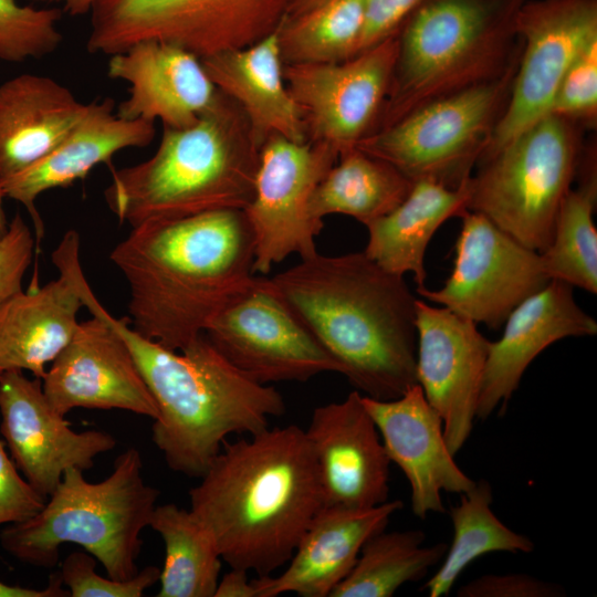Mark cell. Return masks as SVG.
Wrapping results in <instances>:
<instances>
[{"instance_id": "6da1fadb", "label": "cell", "mask_w": 597, "mask_h": 597, "mask_svg": "<svg viewBox=\"0 0 597 597\" xmlns=\"http://www.w3.org/2000/svg\"><path fill=\"white\" fill-rule=\"evenodd\" d=\"M263 279L363 396L390 400L418 384V298L405 276L359 251L316 252Z\"/></svg>"}, {"instance_id": "7a4b0ae2", "label": "cell", "mask_w": 597, "mask_h": 597, "mask_svg": "<svg viewBox=\"0 0 597 597\" xmlns=\"http://www.w3.org/2000/svg\"><path fill=\"white\" fill-rule=\"evenodd\" d=\"M109 259L129 287V324L171 350L255 284L254 244L242 210H216L132 228Z\"/></svg>"}, {"instance_id": "3957f363", "label": "cell", "mask_w": 597, "mask_h": 597, "mask_svg": "<svg viewBox=\"0 0 597 597\" xmlns=\"http://www.w3.org/2000/svg\"><path fill=\"white\" fill-rule=\"evenodd\" d=\"M199 480L189 490V510L223 562L258 576L290 561L324 506L311 443L295 425L224 442Z\"/></svg>"}, {"instance_id": "277c9868", "label": "cell", "mask_w": 597, "mask_h": 597, "mask_svg": "<svg viewBox=\"0 0 597 597\" xmlns=\"http://www.w3.org/2000/svg\"><path fill=\"white\" fill-rule=\"evenodd\" d=\"M72 275L83 305L123 337L156 402L154 444L168 468L201 478L233 433L253 434L286 409L282 395L237 369L203 334L182 350H171L116 318L92 292L81 265Z\"/></svg>"}, {"instance_id": "5b68a950", "label": "cell", "mask_w": 597, "mask_h": 597, "mask_svg": "<svg viewBox=\"0 0 597 597\" xmlns=\"http://www.w3.org/2000/svg\"><path fill=\"white\" fill-rule=\"evenodd\" d=\"M259 151L242 111L222 94L192 124L163 127L151 157L112 168L104 199L132 228L216 210H243L253 196Z\"/></svg>"}, {"instance_id": "8992f818", "label": "cell", "mask_w": 597, "mask_h": 597, "mask_svg": "<svg viewBox=\"0 0 597 597\" xmlns=\"http://www.w3.org/2000/svg\"><path fill=\"white\" fill-rule=\"evenodd\" d=\"M159 494L143 478L140 452L128 448L101 482L67 469L38 513L0 532V545L20 562L51 568L61 546L73 543L93 555L108 577L126 580L138 573L140 533L149 526Z\"/></svg>"}, {"instance_id": "52a82bcc", "label": "cell", "mask_w": 597, "mask_h": 597, "mask_svg": "<svg viewBox=\"0 0 597 597\" xmlns=\"http://www.w3.org/2000/svg\"><path fill=\"white\" fill-rule=\"evenodd\" d=\"M523 2L425 0L398 32V56L379 128L430 101L505 72L498 69L516 34L514 19Z\"/></svg>"}, {"instance_id": "ba28073f", "label": "cell", "mask_w": 597, "mask_h": 597, "mask_svg": "<svg viewBox=\"0 0 597 597\" xmlns=\"http://www.w3.org/2000/svg\"><path fill=\"white\" fill-rule=\"evenodd\" d=\"M470 176L468 211L479 212L523 245L543 252L579 167L573 122L549 113L482 158Z\"/></svg>"}, {"instance_id": "9c48e42d", "label": "cell", "mask_w": 597, "mask_h": 597, "mask_svg": "<svg viewBox=\"0 0 597 597\" xmlns=\"http://www.w3.org/2000/svg\"><path fill=\"white\" fill-rule=\"evenodd\" d=\"M295 0H96L86 49L112 55L147 40L199 59L249 46L279 30Z\"/></svg>"}, {"instance_id": "30bf717a", "label": "cell", "mask_w": 597, "mask_h": 597, "mask_svg": "<svg viewBox=\"0 0 597 597\" xmlns=\"http://www.w3.org/2000/svg\"><path fill=\"white\" fill-rule=\"evenodd\" d=\"M513 75L507 70L430 101L369 133L355 147L412 182L427 178L458 188L490 140Z\"/></svg>"}, {"instance_id": "8fae6325", "label": "cell", "mask_w": 597, "mask_h": 597, "mask_svg": "<svg viewBox=\"0 0 597 597\" xmlns=\"http://www.w3.org/2000/svg\"><path fill=\"white\" fill-rule=\"evenodd\" d=\"M338 153L322 143L270 137L259 151L253 196L242 210L254 244V272L268 274L293 254L317 252L324 221L312 213L313 195Z\"/></svg>"}, {"instance_id": "7c38bea8", "label": "cell", "mask_w": 597, "mask_h": 597, "mask_svg": "<svg viewBox=\"0 0 597 597\" xmlns=\"http://www.w3.org/2000/svg\"><path fill=\"white\" fill-rule=\"evenodd\" d=\"M514 30L524 41L507 104L479 159L551 113L558 86L578 54L597 40V0L523 2Z\"/></svg>"}, {"instance_id": "4fadbf2b", "label": "cell", "mask_w": 597, "mask_h": 597, "mask_svg": "<svg viewBox=\"0 0 597 597\" xmlns=\"http://www.w3.org/2000/svg\"><path fill=\"white\" fill-rule=\"evenodd\" d=\"M455 243L454 266L438 290L417 289L420 296L493 329L510 313L551 281L541 253L495 226L485 216L467 211Z\"/></svg>"}, {"instance_id": "5bb4252c", "label": "cell", "mask_w": 597, "mask_h": 597, "mask_svg": "<svg viewBox=\"0 0 597 597\" xmlns=\"http://www.w3.org/2000/svg\"><path fill=\"white\" fill-rule=\"evenodd\" d=\"M398 32L345 61L284 64L285 83L301 111L307 139L341 155L371 132L392 81Z\"/></svg>"}, {"instance_id": "9a60e30c", "label": "cell", "mask_w": 597, "mask_h": 597, "mask_svg": "<svg viewBox=\"0 0 597 597\" xmlns=\"http://www.w3.org/2000/svg\"><path fill=\"white\" fill-rule=\"evenodd\" d=\"M205 335L237 369L262 385L341 374L338 364L260 276L211 321Z\"/></svg>"}, {"instance_id": "2e32d148", "label": "cell", "mask_w": 597, "mask_h": 597, "mask_svg": "<svg viewBox=\"0 0 597 597\" xmlns=\"http://www.w3.org/2000/svg\"><path fill=\"white\" fill-rule=\"evenodd\" d=\"M0 433L12 461L45 500L67 469H92L95 458L117 443L106 431H74L48 401L42 379L22 370L0 374Z\"/></svg>"}, {"instance_id": "e0dca14e", "label": "cell", "mask_w": 597, "mask_h": 597, "mask_svg": "<svg viewBox=\"0 0 597 597\" xmlns=\"http://www.w3.org/2000/svg\"><path fill=\"white\" fill-rule=\"evenodd\" d=\"M417 381L455 455L471 436L490 341L474 322L417 300Z\"/></svg>"}, {"instance_id": "ac0fdd59", "label": "cell", "mask_w": 597, "mask_h": 597, "mask_svg": "<svg viewBox=\"0 0 597 597\" xmlns=\"http://www.w3.org/2000/svg\"><path fill=\"white\" fill-rule=\"evenodd\" d=\"M50 405L72 409H122L155 419L156 402L123 337L103 317L80 322L42 378Z\"/></svg>"}, {"instance_id": "d6986e66", "label": "cell", "mask_w": 597, "mask_h": 597, "mask_svg": "<svg viewBox=\"0 0 597 597\" xmlns=\"http://www.w3.org/2000/svg\"><path fill=\"white\" fill-rule=\"evenodd\" d=\"M305 433L324 506L366 509L388 501L391 462L360 392L316 407Z\"/></svg>"}, {"instance_id": "ffe728a7", "label": "cell", "mask_w": 597, "mask_h": 597, "mask_svg": "<svg viewBox=\"0 0 597 597\" xmlns=\"http://www.w3.org/2000/svg\"><path fill=\"white\" fill-rule=\"evenodd\" d=\"M391 463L405 474L411 491V510L419 519L444 513L442 492L462 494L475 481L454 461L438 412L417 384L401 396L377 400L363 396Z\"/></svg>"}, {"instance_id": "44dd1931", "label": "cell", "mask_w": 597, "mask_h": 597, "mask_svg": "<svg viewBox=\"0 0 597 597\" xmlns=\"http://www.w3.org/2000/svg\"><path fill=\"white\" fill-rule=\"evenodd\" d=\"M107 75L129 84L116 111L121 117L163 127H186L222 97L201 59L168 42L140 41L109 55Z\"/></svg>"}, {"instance_id": "7402d4cb", "label": "cell", "mask_w": 597, "mask_h": 597, "mask_svg": "<svg viewBox=\"0 0 597 597\" xmlns=\"http://www.w3.org/2000/svg\"><path fill=\"white\" fill-rule=\"evenodd\" d=\"M574 286L551 280L519 304L504 322L500 339L489 344L476 418L504 412L528 365L548 346L566 337L593 336L597 322L574 298Z\"/></svg>"}, {"instance_id": "603a6c76", "label": "cell", "mask_w": 597, "mask_h": 597, "mask_svg": "<svg viewBox=\"0 0 597 597\" xmlns=\"http://www.w3.org/2000/svg\"><path fill=\"white\" fill-rule=\"evenodd\" d=\"M155 135V123L121 117L113 98L92 101L86 104L78 123L50 154L0 182L3 195L25 207L40 241L44 234L43 221L35 207L40 195L84 179L101 164L113 168V157L118 151L144 148Z\"/></svg>"}, {"instance_id": "cb8c5ba5", "label": "cell", "mask_w": 597, "mask_h": 597, "mask_svg": "<svg viewBox=\"0 0 597 597\" xmlns=\"http://www.w3.org/2000/svg\"><path fill=\"white\" fill-rule=\"evenodd\" d=\"M399 500L366 509L323 506L301 537L287 566L277 576L252 579L256 597L294 593L301 597H331L353 569L362 547L386 530L401 510Z\"/></svg>"}, {"instance_id": "d4e9b609", "label": "cell", "mask_w": 597, "mask_h": 597, "mask_svg": "<svg viewBox=\"0 0 597 597\" xmlns=\"http://www.w3.org/2000/svg\"><path fill=\"white\" fill-rule=\"evenodd\" d=\"M201 61L216 87L242 111L256 149L272 136L307 140L301 111L285 83L279 30Z\"/></svg>"}, {"instance_id": "484cf974", "label": "cell", "mask_w": 597, "mask_h": 597, "mask_svg": "<svg viewBox=\"0 0 597 597\" xmlns=\"http://www.w3.org/2000/svg\"><path fill=\"white\" fill-rule=\"evenodd\" d=\"M59 277L21 290L0 307V371L28 370L42 379L74 335L83 302L65 260L54 250Z\"/></svg>"}, {"instance_id": "4316f807", "label": "cell", "mask_w": 597, "mask_h": 597, "mask_svg": "<svg viewBox=\"0 0 597 597\" xmlns=\"http://www.w3.org/2000/svg\"><path fill=\"white\" fill-rule=\"evenodd\" d=\"M86 104L45 75L0 84V182L50 154L82 118Z\"/></svg>"}, {"instance_id": "83f0119b", "label": "cell", "mask_w": 597, "mask_h": 597, "mask_svg": "<svg viewBox=\"0 0 597 597\" xmlns=\"http://www.w3.org/2000/svg\"><path fill=\"white\" fill-rule=\"evenodd\" d=\"M468 179L458 188L427 178L413 181L396 208L365 226L364 252L391 273H411L417 289L425 287L427 247L442 223L468 211Z\"/></svg>"}, {"instance_id": "f1b7e54d", "label": "cell", "mask_w": 597, "mask_h": 597, "mask_svg": "<svg viewBox=\"0 0 597 597\" xmlns=\"http://www.w3.org/2000/svg\"><path fill=\"white\" fill-rule=\"evenodd\" d=\"M412 184L388 163L354 147L338 156L318 184L312 213L318 220L345 214L366 226L396 208Z\"/></svg>"}, {"instance_id": "f546056e", "label": "cell", "mask_w": 597, "mask_h": 597, "mask_svg": "<svg viewBox=\"0 0 597 597\" xmlns=\"http://www.w3.org/2000/svg\"><path fill=\"white\" fill-rule=\"evenodd\" d=\"M149 526L163 538L165 562L158 597H214L221 555L211 533L190 510L156 505Z\"/></svg>"}, {"instance_id": "4dcf8cb0", "label": "cell", "mask_w": 597, "mask_h": 597, "mask_svg": "<svg viewBox=\"0 0 597 597\" xmlns=\"http://www.w3.org/2000/svg\"><path fill=\"white\" fill-rule=\"evenodd\" d=\"M450 507L453 536L437 572L422 589L430 597L447 596L462 572L476 558L494 552L531 553L533 541L507 527L492 511V488L486 480L475 482Z\"/></svg>"}, {"instance_id": "1f68e13d", "label": "cell", "mask_w": 597, "mask_h": 597, "mask_svg": "<svg viewBox=\"0 0 597 597\" xmlns=\"http://www.w3.org/2000/svg\"><path fill=\"white\" fill-rule=\"evenodd\" d=\"M425 541L421 530L373 535L331 597H391L405 584L422 579L448 548L446 543L426 546Z\"/></svg>"}, {"instance_id": "d6a6232c", "label": "cell", "mask_w": 597, "mask_h": 597, "mask_svg": "<svg viewBox=\"0 0 597 597\" xmlns=\"http://www.w3.org/2000/svg\"><path fill=\"white\" fill-rule=\"evenodd\" d=\"M366 0H324L279 28L284 64L334 63L358 53Z\"/></svg>"}, {"instance_id": "836d02e7", "label": "cell", "mask_w": 597, "mask_h": 597, "mask_svg": "<svg viewBox=\"0 0 597 597\" xmlns=\"http://www.w3.org/2000/svg\"><path fill=\"white\" fill-rule=\"evenodd\" d=\"M596 195V174L589 170L578 188L565 196L552 241L540 252L551 280L564 281L591 294L597 293V230L593 220Z\"/></svg>"}, {"instance_id": "e575fe53", "label": "cell", "mask_w": 597, "mask_h": 597, "mask_svg": "<svg viewBox=\"0 0 597 597\" xmlns=\"http://www.w3.org/2000/svg\"><path fill=\"white\" fill-rule=\"evenodd\" d=\"M62 9L0 0V62L20 63L54 53L63 41Z\"/></svg>"}, {"instance_id": "d590c367", "label": "cell", "mask_w": 597, "mask_h": 597, "mask_svg": "<svg viewBox=\"0 0 597 597\" xmlns=\"http://www.w3.org/2000/svg\"><path fill=\"white\" fill-rule=\"evenodd\" d=\"M96 558L75 551L62 562L60 576L72 597H140L159 582L160 568L149 565L126 580L105 578L95 572Z\"/></svg>"}, {"instance_id": "8d00e7d4", "label": "cell", "mask_w": 597, "mask_h": 597, "mask_svg": "<svg viewBox=\"0 0 597 597\" xmlns=\"http://www.w3.org/2000/svg\"><path fill=\"white\" fill-rule=\"evenodd\" d=\"M551 113L593 119L597 113V40L575 59L556 92Z\"/></svg>"}, {"instance_id": "74e56055", "label": "cell", "mask_w": 597, "mask_h": 597, "mask_svg": "<svg viewBox=\"0 0 597 597\" xmlns=\"http://www.w3.org/2000/svg\"><path fill=\"white\" fill-rule=\"evenodd\" d=\"M34 237L19 212L0 239V307L22 290L34 253Z\"/></svg>"}, {"instance_id": "f35d334b", "label": "cell", "mask_w": 597, "mask_h": 597, "mask_svg": "<svg viewBox=\"0 0 597 597\" xmlns=\"http://www.w3.org/2000/svg\"><path fill=\"white\" fill-rule=\"evenodd\" d=\"M45 501L20 474L0 439V525L28 520Z\"/></svg>"}, {"instance_id": "ab89813d", "label": "cell", "mask_w": 597, "mask_h": 597, "mask_svg": "<svg viewBox=\"0 0 597 597\" xmlns=\"http://www.w3.org/2000/svg\"><path fill=\"white\" fill-rule=\"evenodd\" d=\"M565 589L524 573L488 574L461 586L458 597H561Z\"/></svg>"}, {"instance_id": "60d3db41", "label": "cell", "mask_w": 597, "mask_h": 597, "mask_svg": "<svg viewBox=\"0 0 597 597\" xmlns=\"http://www.w3.org/2000/svg\"><path fill=\"white\" fill-rule=\"evenodd\" d=\"M425 0H366L358 53L400 30L408 17ZM357 53V54H358Z\"/></svg>"}, {"instance_id": "b9f144b4", "label": "cell", "mask_w": 597, "mask_h": 597, "mask_svg": "<svg viewBox=\"0 0 597 597\" xmlns=\"http://www.w3.org/2000/svg\"><path fill=\"white\" fill-rule=\"evenodd\" d=\"M248 570L230 567L217 585L214 597H256V590Z\"/></svg>"}, {"instance_id": "7bdbcfd3", "label": "cell", "mask_w": 597, "mask_h": 597, "mask_svg": "<svg viewBox=\"0 0 597 597\" xmlns=\"http://www.w3.org/2000/svg\"><path fill=\"white\" fill-rule=\"evenodd\" d=\"M70 596L67 589L63 588L60 573L52 574L49 585L42 589L8 585L0 582V597H65Z\"/></svg>"}, {"instance_id": "ee69618b", "label": "cell", "mask_w": 597, "mask_h": 597, "mask_svg": "<svg viewBox=\"0 0 597 597\" xmlns=\"http://www.w3.org/2000/svg\"><path fill=\"white\" fill-rule=\"evenodd\" d=\"M36 2L61 3L63 11L73 17L85 15L91 12L96 0H31Z\"/></svg>"}, {"instance_id": "f6af8a7d", "label": "cell", "mask_w": 597, "mask_h": 597, "mask_svg": "<svg viewBox=\"0 0 597 597\" xmlns=\"http://www.w3.org/2000/svg\"><path fill=\"white\" fill-rule=\"evenodd\" d=\"M324 0H295L294 4L291 8V11L287 17L296 15L303 13L315 6L320 4ZM286 17V18H287Z\"/></svg>"}, {"instance_id": "bcb514c9", "label": "cell", "mask_w": 597, "mask_h": 597, "mask_svg": "<svg viewBox=\"0 0 597 597\" xmlns=\"http://www.w3.org/2000/svg\"><path fill=\"white\" fill-rule=\"evenodd\" d=\"M4 195L0 185V239L6 234L9 228V221L7 219V214L3 208V199Z\"/></svg>"}, {"instance_id": "7dc6e473", "label": "cell", "mask_w": 597, "mask_h": 597, "mask_svg": "<svg viewBox=\"0 0 597 597\" xmlns=\"http://www.w3.org/2000/svg\"><path fill=\"white\" fill-rule=\"evenodd\" d=\"M1 373H2V371H0V374H1Z\"/></svg>"}]
</instances>
